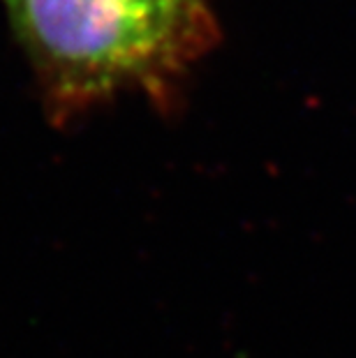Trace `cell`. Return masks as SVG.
I'll use <instances>...</instances> for the list:
<instances>
[{
    "label": "cell",
    "mask_w": 356,
    "mask_h": 358,
    "mask_svg": "<svg viewBox=\"0 0 356 358\" xmlns=\"http://www.w3.org/2000/svg\"><path fill=\"white\" fill-rule=\"evenodd\" d=\"M54 125L120 93L166 100L206 42L199 0H7Z\"/></svg>",
    "instance_id": "6da1fadb"
}]
</instances>
